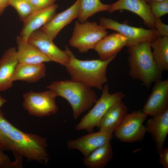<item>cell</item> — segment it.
<instances>
[{"instance_id":"cell-30","label":"cell","mask_w":168,"mask_h":168,"mask_svg":"<svg viewBox=\"0 0 168 168\" xmlns=\"http://www.w3.org/2000/svg\"><path fill=\"white\" fill-rule=\"evenodd\" d=\"M159 162L164 168H168V147L163 148L159 152Z\"/></svg>"},{"instance_id":"cell-19","label":"cell","mask_w":168,"mask_h":168,"mask_svg":"<svg viewBox=\"0 0 168 168\" xmlns=\"http://www.w3.org/2000/svg\"><path fill=\"white\" fill-rule=\"evenodd\" d=\"M18 45L16 55L18 63L38 64L50 60L36 46L19 36L16 38Z\"/></svg>"},{"instance_id":"cell-31","label":"cell","mask_w":168,"mask_h":168,"mask_svg":"<svg viewBox=\"0 0 168 168\" xmlns=\"http://www.w3.org/2000/svg\"><path fill=\"white\" fill-rule=\"evenodd\" d=\"M9 0H0V16L3 13L5 9L8 6Z\"/></svg>"},{"instance_id":"cell-25","label":"cell","mask_w":168,"mask_h":168,"mask_svg":"<svg viewBox=\"0 0 168 168\" xmlns=\"http://www.w3.org/2000/svg\"><path fill=\"white\" fill-rule=\"evenodd\" d=\"M8 6H12L16 10L20 19L23 21L34 12L29 0H9Z\"/></svg>"},{"instance_id":"cell-33","label":"cell","mask_w":168,"mask_h":168,"mask_svg":"<svg viewBox=\"0 0 168 168\" xmlns=\"http://www.w3.org/2000/svg\"><path fill=\"white\" fill-rule=\"evenodd\" d=\"M147 3H149L150 2L154 1H164L165 0H145Z\"/></svg>"},{"instance_id":"cell-1","label":"cell","mask_w":168,"mask_h":168,"mask_svg":"<svg viewBox=\"0 0 168 168\" xmlns=\"http://www.w3.org/2000/svg\"><path fill=\"white\" fill-rule=\"evenodd\" d=\"M46 138L24 132L14 126L0 110V149L11 151L16 156L44 164L49 162Z\"/></svg>"},{"instance_id":"cell-29","label":"cell","mask_w":168,"mask_h":168,"mask_svg":"<svg viewBox=\"0 0 168 168\" xmlns=\"http://www.w3.org/2000/svg\"><path fill=\"white\" fill-rule=\"evenodd\" d=\"M155 29L159 36H168V26L163 23L160 18L155 19Z\"/></svg>"},{"instance_id":"cell-12","label":"cell","mask_w":168,"mask_h":168,"mask_svg":"<svg viewBox=\"0 0 168 168\" xmlns=\"http://www.w3.org/2000/svg\"><path fill=\"white\" fill-rule=\"evenodd\" d=\"M155 83L142 110L147 115L151 116L168 109V80H160Z\"/></svg>"},{"instance_id":"cell-32","label":"cell","mask_w":168,"mask_h":168,"mask_svg":"<svg viewBox=\"0 0 168 168\" xmlns=\"http://www.w3.org/2000/svg\"><path fill=\"white\" fill-rule=\"evenodd\" d=\"M6 101V100L0 95V109Z\"/></svg>"},{"instance_id":"cell-22","label":"cell","mask_w":168,"mask_h":168,"mask_svg":"<svg viewBox=\"0 0 168 168\" xmlns=\"http://www.w3.org/2000/svg\"><path fill=\"white\" fill-rule=\"evenodd\" d=\"M113 152L110 142L96 149L84 157V165L88 168H103L112 159Z\"/></svg>"},{"instance_id":"cell-9","label":"cell","mask_w":168,"mask_h":168,"mask_svg":"<svg viewBox=\"0 0 168 168\" xmlns=\"http://www.w3.org/2000/svg\"><path fill=\"white\" fill-rule=\"evenodd\" d=\"M100 25L105 29L114 30L126 38L128 47L137 44L142 42H152L159 37L155 29H147L119 23L112 19L101 17Z\"/></svg>"},{"instance_id":"cell-28","label":"cell","mask_w":168,"mask_h":168,"mask_svg":"<svg viewBox=\"0 0 168 168\" xmlns=\"http://www.w3.org/2000/svg\"><path fill=\"white\" fill-rule=\"evenodd\" d=\"M56 0H29L34 12L47 7L54 4Z\"/></svg>"},{"instance_id":"cell-10","label":"cell","mask_w":168,"mask_h":168,"mask_svg":"<svg viewBox=\"0 0 168 168\" xmlns=\"http://www.w3.org/2000/svg\"><path fill=\"white\" fill-rule=\"evenodd\" d=\"M53 40L41 30L33 32L28 41L36 46L50 60L64 66L69 57L65 50L60 49L56 46Z\"/></svg>"},{"instance_id":"cell-5","label":"cell","mask_w":168,"mask_h":168,"mask_svg":"<svg viewBox=\"0 0 168 168\" xmlns=\"http://www.w3.org/2000/svg\"><path fill=\"white\" fill-rule=\"evenodd\" d=\"M102 90L101 96L95 103L94 106L75 126L76 130H86L89 133L92 132L95 127H98L108 110L116 103L122 101L125 96L121 91L110 93L107 84H105Z\"/></svg>"},{"instance_id":"cell-20","label":"cell","mask_w":168,"mask_h":168,"mask_svg":"<svg viewBox=\"0 0 168 168\" xmlns=\"http://www.w3.org/2000/svg\"><path fill=\"white\" fill-rule=\"evenodd\" d=\"M128 113V108L122 101L110 107L101 119L98 126L99 131L112 133L119 127Z\"/></svg>"},{"instance_id":"cell-27","label":"cell","mask_w":168,"mask_h":168,"mask_svg":"<svg viewBox=\"0 0 168 168\" xmlns=\"http://www.w3.org/2000/svg\"><path fill=\"white\" fill-rule=\"evenodd\" d=\"M21 159L16 158L14 161H11L8 156L0 149V168H17L21 167Z\"/></svg>"},{"instance_id":"cell-3","label":"cell","mask_w":168,"mask_h":168,"mask_svg":"<svg viewBox=\"0 0 168 168\" xmlns=\"http://www.w3.org/2000/svg\"><path fill=\"white\" fill-rule=\"evenodd\" d=\"M128 47L130 76L141 82L147 88L161 80L162 72L153 59L151 42L144 41Z\"/></svg>"},{"instance_id":"cell-18","label":"cell","mask_w":168,"mask_h":168,"mask_svg":"<svg viewBox=\"0 0 168 168\" xmlns=\"http://www.w3.org/2000/svg\"><path fill=\"white\" fill-rule=\"evenodd\" d=\"M127 39L118 32L107 35L96 45L94 49L100 59L106 60L117 55L125 46H127Z\"/></svg>"},{"instance_id":"cell-24","label":"cell","mask_w":168,"mask_h":168,"mask_svg":"<svg viewBox=\"0 0 168 168\" xmlns=\"http://www.w3.org/2000/svg\"><path fill=\"white\" fill-rule=\"evenodd\" d=\"M110 4L102 3L100 0H81L77 19L80 22L86 21L88 19L98 12L108 11Z\"/></svg>"},{"instance_id":"cell-21","label":"cell","mask_w":168,"mask_h":168,"mask_svg":"<svg viewBox=\"0 0 168 168\" xmlns=\"http://www.w3.org/2000/svg\"><path fill=\"white\" fill-rule=\"evenodd\" d=\"M46 71V68L44 63L30 64L18 63L12 81L20 80L28 83H34L44 77Z\"/></svg>"},{"instance_id":"cell-13","label":"cell","mask_w":168,"mask_h":168,"mask_svg":"<svg viewBox=\"0 0 168 168\" xmlns=\"http://www.w3.org/2000/svg\"><path fill=\"white\" fill-rule=\"evenodd\" d=\"M119 10L131 12L140 17L148 27L155 29V19L149 4L145 0H118L110 4L108 11L112 13Z\"/></svg>"},{"instance_id":"cell-4","label":"cell","mask_w":168,"mask_h":168,"mask_svg":"<svg viewBox=\"0 0 168 168\" xmlns=\"http://www.w3.org/2000/svg\"><path fill=\"white\" fill-rule=\"evenodd\" d=\"M47 88L57 97H61L68 102L75 119L89 109L97 100L96 93L91 88L71 79L53 82Z\"/></svg>"},{"instance_id":"cell-6","label":"cell","mask_w":168,"mask_h":168,"mask_svg":"<svg viewBox=\"0 0 168 168\" xmlns=\"http://www.w3.org/2000/svg\"><path fill=\"white\" fill-rule=\"evenodd\" d=\"M108 33L106 29L96 22L76 21L69 44L81 53H86L94 49Z\"/></svg>"},{"instance_id":"cell-23","label":"cell","mask_w":168,"mask_h":168,"mask_svg":"<svg viewBox=\"0 0 168 168\" xmlns=\"http://www.w3.org/2000/svg\"><path fill=\"white\" fill-rule=\"evenodd\" d=\"M153 59L161 72L168 70V36H159L151 42Z\"/></svg>"},{"instance_id":"cell-11","label":"cell","mask_w":168,"mask_h":168,"mask_svg":"<svg viewBox=\"0 0 168 168\" xmlns=\"http://www.w3.org/2000/svg\"><path fill=\"white\" fill-rule=\"evenodd\" d=\"M113 137V133L99 131L69 140L67 145L70 149L79 151L85 157L96 149L110 142Z\"/></svg>"},{"instance_id":"cell-26","label":"cell","mask_w":168,"mask_h":168,"mask_svg":"<svg viewBox=\"0 0 168 168\" xmlns=\"http://www.w3.org/2000/svg\"><path fill=\"white\" fill-rule=\"evenodd\" d=\"M155 19L160 18L168 13V0L154 1L149 3Z\"/></svg>"},{"instance_id":"cell-17","label":"cell","mask_w":168,"mask_h":168,"mask_svg":"<svg viewBox=\"0 0 168 168\" xmlns=\"http://www.w3.org/2000/svg\"><path fill=\"white\" fill-rule=\"evenodd\" d=\"M18 63L15 48L11 47L5 51L0 59V91L12 86V78Z\"/></svg>"},{"instance_id":"cell-16","label":"cell","mask_w":168,"mask_h":168,"mask_svg":"<svg viewBox=\"0 0 168 168\" xmlns=\"http://www.w3.org/2000/svg\"><path fill=\"white\" fill-rule=\"evenodd\" d=\"M146 132L151 133L155 142L158 152L163 148L168 134V109L147 120Z\"/></svg>"},{"instance_id":"cell-2","label":"cell","mask_w":168,"mask_h":168,"mask_svg":"<svg viewBox=\"0 0 168 168\" xmlns=\"http://www.w3.org/2000/svg\"><path fill=\"white\" fill-rule=\"evenodd\" d=\"M65 50L69 57L65 67L71 79L82 83L91 88L102 90L107 80L108 66L116 55L106 60H83L77 58L67 46H65Z\"/></svg>"},{"instance_id":"cell-7","label":"cell","mask_w":168,"mask_h":168,"mask_svg":"<svg viewBox=\"0 0 168 168\" xmlns=\"http://www.w3.org/2000/svg\"><path fill=\"white\" fill-rule=\"evenodd\" d=\"M57 97L50 90L40 92L30 91L23 95V106L30 115L38 117L49 116L58 111Z\"/></svg>"},{"instance_id":"cell-14","label":"cell","mask_w":168,"mask_h":168,"mask_svg":"<svg viewBox=\"0 0 168 168\" xmlns=\"http://www.w3.org/2000/svg\"><path fill=\"white\" fill-rule=\"evenodd\" d=\"M81 0H76L69 7L55 15L41 30L54 40L60 31L78 16Z\"/></svg>"},{"instance_id":"cell-8","label":"cell","mask_w":168,"mask_h":168,"mask_svg":"<svg viewBox=\"0 0 168 168\" xmlns=\"http://www.w3.org/2000/svg\"><path fill=\"white\" fill-rule=\"evenodd\" d=\"M147 116L139 110L128 113L114 132L115 137L124 142L132 143L141 141L146 132L143 123Z\"/></svg>"},{"instance_id":"cell-15","label":"cell","mask_w":168,"mask_h":168,"mask_svg":"<svg viewBox=\"0 0 168 168\" xmlns=\"http://www.w3.org/2000/svg\"><path fill=\"white\" fill-rule=\"evenodd\" d=\"M58 6L53 4L47 7L35 12L24 21L20 37L27 41L30 35L48 22L55 15Z\"/></svg>"}]
</instances>
